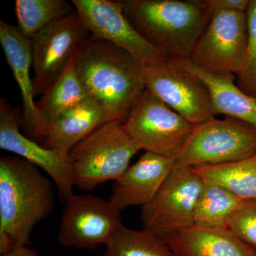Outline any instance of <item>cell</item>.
Segmentation results:
<instances>
[{"mask_svg": "<svg viewBox=\"0 0 256 256\" xmlns=\"http://www.w3.org/2000/svg\"><path fill=\"white\" fill-rule=\"evenodd\" d=\"M74 64L82 85L109 121L124 124L146 92L144 64L114 44L90 36L76 50Z\"/></svg>", "mask_w": 256, "mask_h": 256, "instance_id": "cell-1", "label": "cell"}, {"mask_svg": "<svg viewBox=\"0 0 256 256\" xmlns=\"http://www.w3.org/2000/svg\"><path fill=\"white\" fill-rule=\"evenodd\" d=\"M136 31L166 58L188 60L212 18L205 0H124Z\"/></svg>", "mask_w": 256, "mask_h": 256, "instance_id": "cell-2", "label": "cell"}, {"mask_svg": "<svg viewBox=\"0 0 256 256\" xmlns=\"http://www.w3.org/2000/svg\"><path fill=\"white\" fill-rule=\"evenodd\" d=\"M55 204L52 181L40 168L18 156L0 158V235L14 246H28L37 224Z\"/></svg>", "mask_w": 256, "mask_h": 256, "instance_id": "cell-3", "label": "cell"}, {"mask_svg": "<svg viewBox=\"0 0 256 256\" xmlns=\"http://www.w3.org/2000/svg\"><path fill=\"white\" fill-rule=\"evenodd\" d=\"M140 150L122 122L102 124L68 151L75 186L89 191L106 182L116 181Z\"/></svg>", "mask_w": 256, "mask_h": 256, "instance_id": "cell-4", "label": "cell"}, {"mask_svg": "<svg viewBox=\"0 0 256 256\" xmlns=\"http://www.w3.org/2000/svg\"><path fill=\"white\" fill-rule=\"evenodd\" d=\"M256 153V127L242 120L210 118L194 124L174 160V166L195 168L232 162Z\"/></svg>", "mask_w": 256, "mask_h": 256, "instance_id": "cell-5", "label": "cell"}, {"mask_svg": "<svg viewBox=\"0 0 256 256\" xmlns=\"http://www.w3.org/2000/svg\"><path fill=\"white\" fill-rule=\"evenodd\" d=\"M122 124L140 149L173 160L194 126L146 89Z\"/></svg>", "mask_w": 256, "mask_h": 256, "instance_id": "cell-6", "label": "cell"}, {"mask_svg": "<svg viewBox=\"0 0 256 256\" xmlns=\"http://www.w3.org/2000/svg\"><path fill=\"white\" fill-rule=\"evenodd\" d=\"M146 90L192 124L216 117L205 82L180 60L165 58L144 67Z\"/></svg>", "mask_w": 256, "mask_h": 256, "instance_id": "cell-7", "label": "cell"}, {"mask_svg": "<svg viewBox=\"0 0 256 256\" xmlns=\"http://www.w3.org/2000/svg\"><path fill=\"white\" fill-rule=\"evenodd\" d=\"M248 40L247 12H216L195 44L188 60L208 73L236 76L245 57Z\"/></svg>", "mask_w": 256, "mask_h": 256, "instance_id": "cell-8", "label": "cell"}, {"mask_svg": "<svg viewBox=\"0 0 256 256\" xmlns=\"http://www.w3.org/2000/svg\"><path fill=\"white\" fill-rule=\"evenodd\" d=\"M203 184L194 168L174 166L156 196L142 207L143 228L162 234L194 225L195 208Z\"/></svg>", "mask_w": 256, "mask_h": 256, "instance_id": "cell-9", "label": "cell"}, {"mask_svg": "<svg viewBox=\"0 0 256 256\" xmlns=\"http://www.w3.org/2000/svg\"><path fill=\"white\" fill-rule=\"evenodd\" d=\"M87 31L76 11L44 28L30 38L34 96L43 94L69 62Z\"/></svg>", "mask_w": 256, "mask_h": 256, "instance_id": "cell-10", "label": "cell"}, {"mask_svg": "<svg viewBox=\"0 0 256 256\" xmlns=\"http://www.w3.org/2000/svg\"><path fill=\"white\" fill-rule=\"evenodd\" d=\"M121 224L120 212L110 202L94 195L74 194L66 203L57 240L64 247L95 249L106 246Z\"/></svg>", "mask_w": 256, "mask_h": 256, "instance_id": "cell-11", "label": "cell"}, {"mask_svg": "<svg viewBox=\"0 0 256 256\" xmlns=\"http://www.w3.org/2000/svg\"><path fill=\"white\" fill-rule=\"evenodd\" d=\"M84 28L94 40H102L122 48L146 66L164 56L142 38L124 12V2L73 0Z\"/></svg>", "mask_w": 256, "mask_h": 256, "instance_id": "cell-12", "label": "cell"}, {"mask_svg": "<svg viewBox=\"0 0 256 256\" xmlns=\"http://www.w3.org/2000/svg\"><path fill=\"white\" fill-rule=\"evenodd\" d=\"M20 111L2 99L0 100V148L14 153L34 164L52 178L58 196L66 203L74 194V176L68 154L48 149L20 132Z\"/></svg>", "mask_w": 256, "mask_h": 256, "instance_id": "cell-13", "label": "cell"}, {"mask_svg": "<svg viewBox=\"0 0 256 256\" xmlns=\"http://www.w3.org/2000/svg\"><path fill=\"white\" fill-rule=\"evenodd\" d=\"M0 42L13 76L20 88L23 101L22 119L25 130L35 141L43 142L46 131L34 101L30 40L24 36L16 26L0 21Z\"/></svg>", "mask_w": 256, "mask_h": 256, "instance_id": "cell-14", "label": "cell"}, {"mask_svg": "<svg viewBox=\"0 0 256 256\" xmlns=\"http://www.w3.org/2000/svg\"><path fill=\"white\" fill-rule=\"evenodd\" d=\"M174 166V160L146 152L114 181L108 201L120 212L130 206H146L156 196Z\"/></svg>", "mask_w": 256, "mask_h": 256, "instance_id": "cell-15", "label": "cell"}, {"mask_svg": "<svg viewBox=\"0 0 256 256\" xmlns=\"http://www.w3.org/2000/svg\"><path fill=\"white\" fill-rule=\"evenodd\" d=\"M176 256H256V252L228 228L194 225L158 234Z\"/></svg>", "mask_w": 256, "mask_h": 256, "instance_id": "cell-16", "label": "cell"}, {"mask_svg": "<svg viewBox=\"0 0 256 256\" xmlns=\"http://www.w3.org/2000/svg\"><path fill=\"white\" fill-rule=\"evenodd\" d=\"M108 122L110 121L105 111L90 98L60 114L50 126L42 146L68 154L76 144Z\"/></svg>", "mask_w": 256, "mask_h": 256, "instance_id": "cell-17", "label": "cell"}, {"mask_svg": "<svg viewBox=\"0 0 256 256\" xmlns=\"http://www.w3.org/2000/svg\"><path fill=\"white\" fill-rule=\"evenodd\" d=\"M180 60L208 87L216 114L242 120L256 127V98L242 92L236 84L235 75L208 73L188 60Z\"/></svg>", "mask_w": 256, "mask_h": 256, "instance_id": "cell-18", "label": "cell"}, {"mask_svg": "<svg viewBox=\"0 0 256 256\" xmlns=\"http://www.w3.org/2000/svg\"><path fill=\"white\" fill-rule=\"evenodd\" d=\"M90 98L76 72L73 58L36 102L46 134L60 114Z\"/></svg>", "mask_w": 256, "mask_h": 256, "instance_id": "cell-19", "label": "cell"}, {"mask_svg": "<svg viewBox=\"0 0 256 256\" xmlns=\"http://www.w3.org/2000/svg\"><path fill=\"white\" fill-rule=\"evenodd\" d=\"M194 168L204 181L220 185L244 201L256 202V153L232 162Z\"/></svg>", "mask_w": 256, "mask_h": 256, "instance_id": "cell-20", "label": "cell"}, {"mask_svg": "<svg viewBox=\"0 0 256 256\" xmlns=\"http://www.w3.org/2000/svg\"><path fill=\"white\" fill-rule=\"evenodd\" d=\"M244 200L216 184L204 181L197 201L194 225L206 228H227L228 220Z\"/></svg>", "mask_w": 256, "mask_h": 256, "instance_id": "cell-21", "label": "cell"}, {"mask_svg": "<svg viewBox=\"0 0 256 256\" xmlns=\"http://www.w3.org/2000/svg\"><path fill=\"white\" fill-rule=\"evenodd\" d=\"M104 256H176L159 234L143 228L132 230L124 224L106 245Z\"/></svg>", "mask_w": 256, "mask_h": 256, "instance_id": "cell-22", "label": "cell"}, {"mask_svg": "<svg viewBox=\"0 0 256 256\" xmlns=\"http://www.w3.org/2000/svg\"><path fill=\"white\" fill-rule=\"evenodd\" d=\"M75 12L74 6L64 0H16L15 2L16 28L28 40L50 24Z\"/></svg>", "mask_w": 256, "mask_h": 256, "instance_id": "cell-23", "label": "cell"}, {"mask_svg": "<svg viewBox=\"0 0 256 256\" xmlns=\"http://www.w3.org/2000/svg\"><path fill=\"white\" fill-rule=\"evenodd\" d=\"M248 40L244 62L236 77L242 92L256 98V0H250L247 11Z\"/></svg>", "mask_w": 256, "mask_h": 256, "instance_id": "cell-24", "label": "cell"}, {"mask_svg": "<svg viewBox=\"0 0 256 256\" xmlns=\"http://www.w3.org/2000/svg\"><path fill=\"white\" fill-rule=\"evenodd\" d=\"M227 228L256 252V202L244 201L228 220Z\"/></svg>", "mask_w": 256, "mask_h": 256, "instance_id": "cell-25", "label": "cell"}, {"mask_svg": "<svg viewBox=\"0 0 256 256\" xmlns=\"http://www.w3.org/2000/svg\"><path fill=\"white\" fill-rule=\"evenodd\" d=\"M212 14L218 11L247 12L250 0H205Z\"/></svg>", "mask_w": 256, "mask_h": 256, "instance_id": "cell-26", "label": "cell"}, {"mask_svg": "<svg viewBox=\"0 0 256 256\" xmlns=\"http://www.w3.org/2000/svg\"><path fill=\"white\" fill-rule=\"evenodd\" d=\"M1 256H40L36 250L30 248L28 246H16L8 254Z\"/></svg>", "mask_w": 256, "mask_h": 256, "instance_id": "cell-27", "label": "cell"}, {"mask_svg": "<svg viewBox=\"0 0 256 256\" xmlns=\"http://www.w3.org/2000/svg\"></svg>", "mask_w": 256, "mask_h": 256, "instance_id": "cell-28", "label": "cell"}]
</instances>
